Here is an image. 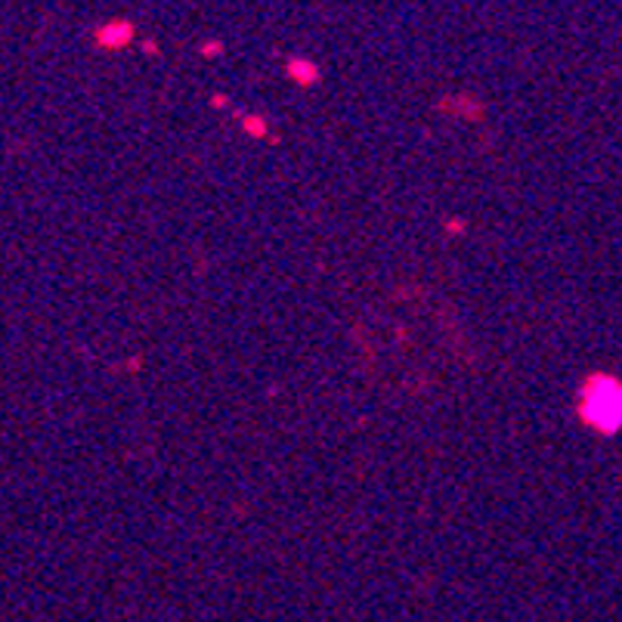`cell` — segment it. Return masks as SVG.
Segmentation results:
<instances>
[{"instance_id": "1", "label": "cell", "mask_w": 622, "mask_h": 622, "mask_svg": "<svg viewBox=\"0 0 622 622\" xmlns=\"http://www.w3.org/2000/svg\"><path fill=\"white\" fill-rule=\"evenodd\" d=\"M585 421L591 428H598L603 434H613L622 428V384L617 381H595L588 391H585L583 403Z\"/></svg>"}]
</instances>
